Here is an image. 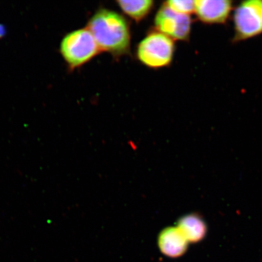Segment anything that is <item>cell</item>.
Instances as JSON below:
<instances>
[{"mask_svg":"<svg viewBox=\"0 0 262 262\" xmlns=\"http://www.w3.org/2000/svg\"><path fill=\"white\" fill-rule=\"evenodd\" d=\"M87 28L93 34L100 51L122 56L128 52L130 34L128 23L122 15L101 9L88 22Z\"/></svg>","mask_w":262,"mask_h":262,"instance_id":"6da1fadb","label":"cell"},{"mask_svg":"<svg viewBox=\"0 0 262 262\" xmlns=\"http://www.w3.org/2000/svg\"><path fill=\"white\" fill-rule=\"evenodd\" d=\"M60 53L69 68L74 70L88 63L100 52L88 28L68 33L61 41Z\"/></svg>","mask_w":262,"mask_h":262,"instance_id":"7a4b0ae2","label":"cell"},{"mask_svg":"<svg viewBox=\"0 0 262 262\" xmlns=\"http://www.w3.org/2000/svg\"><path fill=\"white\" fill-rule=\"evenodd\" d=\"M172 38L159 31L150 33L137 47V57L146 67L157 69L168 67L174 54Z\"/></svg>","mask_w":262,"mask_h":262,"instance_id":"3957f363","label":"cell"},{"mask_svg":"<svg viewBox=\"0 0 262 262\" xmlns=\"http://www.w3.org/2000/svg\"><path fill=\"white\" fill-rule=\"evenodd\" d=\"M234 26L238 39L254 37L262 32V0L242 3L235 10Z\"/></svg>","mask_w":262,"mask_h":262,"instance_id":"277c9868","label":"cell"},{"mask_svg":"<svg viewBox=\"0 0 262 262\" xmlns=\"http://www.w3.org/2000/svg\"><path fill=\"white\" fill-rule=\"evenodd\" d=\"M155 23L157 31L172 40H185L188 38L191 32L190 16L178 14L166 5H163L157 12Z\"/></svg>","mask_w":262,"mask_h":262,"instance_id":"5b68a950","label":"cell"},{"mask_svg":"<svg viewBox=\"0 0 262 262\" xmlns=\"http://www.w3.org/2000/svg\"><path fill=\"white\" fill-rule=\"evenodd\" d=\"M232 7L228 0H198L195 1V12L199 18L206 24H220L227 19Z\"/></svg>","mask_w":262,"mask_h":262,"instance_id":"8992f818","label":"cell"},{"mask_svg":"<svg viewBox=\"0 0 262 262\" xmlns=\"http://www.w3.org/2000/svg\"><path fill=\"white\" fill-rule=\"evenodd\" d=\"M188 242L178 227L163 229L158 238L160 251L172 258L179 257L184 254L187 250Z\"/></svg>","mask_w":262,"mask_h":262,"instance_id":"52a82bcc","label":"cell"},{"mask_svg":"<svg viewBox=\"0 0 262 262\" xmlns=\"http://www.w3.org/2000/svg\"><path fill=\"white\" fill-rule=\"evenodd\" d=\"M178 228L191 243H198L207 234L208 227L204 219L198 214H190L179 219Z\"/></svg>","mask_w":262,"mask_h":262,"instance_id":"ba28073f","label":"cell"},{"mask_svg":"<svg viewBox=\"0 0 262 262\" xmlns=\"http://www.w3.org/2000/svg\"><path fill=\"white\" fill-rule=\"evenodd\" d=\"M117 3L124 14L137 21L145 18L154 7L152 0H119Z\"/></svg>","mask_w":262,"mask_h":262,"instance_id":"9c48e42d","label":"cell"},{"mask_svg":"<svg viewBox=\"0 0 262 262\" xmlns=\"http://www.w3.org/2000/svg\"><path fill=\"white\" fill-rule=\"evenodd\" d=\"M165 5L180 14L189 15L195 12V1L191 0H169Z\"/></svg>","mask_w":262,"mask_h":262,"instance_id":"30bf717a","label":"cell"},{"mask_svg":"<svg viewBox=\"0 0 262 262\" xmlns=\"http://www.w3.org/2000/svg\"><path fill=\"white\" fill-rule=\"evenodd\" d=\"M5 34V28L4 26L0 25V38H2Z\"/></svg>","mask_w":262,"mask_h":262,"instance_id":"8fae6325","label":"cell"}]
</instances>
